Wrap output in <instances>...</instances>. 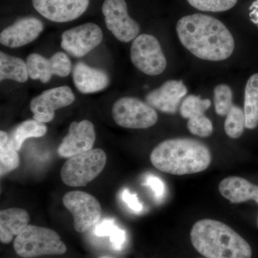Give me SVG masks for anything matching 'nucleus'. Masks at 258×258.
I'll use <instances>...</instances> for the list:
<instances>
[{
    "mask_svg": "<svg viewBox=\"0 0 258 258\" xmlns=\"http://www.w3.org/2000/svg\"><path fill=\"white\" fill-rule=\"evenodd\" d=\"M176 32L185 48L198 58L222 61L235 50V40L220 20L203 14L186 15L176 24Z\"/></svg>",
    "mask_w": 258,
    "mask_h": 258,
    "instance_id": "nucleus-1",
    "label": "nucleus"
},
{
    "mask_svg": "<svg viewBox=\"0 0 258 258\" xmlns=\"http://www.w3.org/2000/svg\"><path fill=\"white\" fill-rule=\"evenodd\" d=\"M158 170L173 175L196 174L206 170L212 161L209 148L196 139H167L158 144L150 155Z\"/></svg>",
    "mask_w": 258,
    "mask_h": 258,
    "instance_id": "nucleus-2",
    "label": "nucleus"
},
{
    "mask_svg": "<svg viewBox=\"0 0 258 258\" xmlns=\"http://www.w3.org/2000/svg\"><path fill=\"white\" fill-rule=\"evenodd\" d=\"M190 239L195 249L206 258H251L248 242L223 222L203 219L191 228Z\"/></svg>",
    "mask_w": 258,
    "mask_h": 258,
    "instance_id": "nucleus-3",
    "label": "nucleus"
},
{
    "mask_svg": "<svg viewBox=\"0 0 258 258\" xmlns=\"http://www.w3.org/2000/svg\"><path fill=\"white\" fill-rule=\"evenodd\" d=\"M14 249L20 257L31 258L45 254H62L67 247L57 232L51 229L28 225L17 236Z\"/></svg>",
    "mask_w": 258,
    "mask_h": 258,
    "instance_id": "nucleus-4",
    "label": "nucleus"
},
{
    "mask_svg": "<svg viewBox=\"0 0 258 258\" xmlns=\"http://www.w3.org/2000/svg\"><path fill=\"white\" fill-rule=\"evenodd\" d=\"M106 161V153L101 149H92L70 157L61 168V179L73 187L86 186L101 174Z\"/></svg>",
    "mask_w": 258,
    "mask_h": 258,
    "instance_id": "nucleus-5",
    "label": "nucleus"
},
{
    "mask_svg": "<svg viewBox=\"0 0 258 258\" xmlns=\"http://www.w3.org/2000/svg\"><path fill=\"white\" fill-rule=\"evenodd\" d=\"M111 113L115 123L125 128H150L158 120L156 110L135 97H123L117 100Z\"/></svg>",
    "mask_w": 258,
    "mask_h": 258,
    "instance_id": "nucleus-6",
    "label": "nucleus"
},
{
    "mask_svg": "<svg viewBox=\"0 0 258 258\" xmlns=\"http://www.w3.org/2000/svg\"><path fill=\"white\" fill-rule=\"evenodd\" d=\"M130 57L134 66L148 76H159L167 64L159 40L149 34H141L133 40Z\"/></svg>",
    "mask_w": 258,
    "mask_h": 258,
    "instance_id": "nucleus-7",
    "label": "nucleus"
},
{
    "mask_svg": "<svg viewBox=\"0 0 258 258\" xmlns=\"http://www.w3.org/2000/svg\"><path fill=\"white\" fill-rule=\"evenodd\" d=\"M62 203L74 217L75 230L80 233L87 232L101 219V204L90 194L69 191L64 195Z\"/></svg>",
    "mask_w": 258,
    "mask_h": 258,
    "instance_id": "nucleus-8",
    "label": "nucleus"
},
{
    "mask_svg": "<svg viewBox=\"0 0 258 258\" xmlns=\"http://www.w3.org/2000/svg\"><path fill=\"white\" fill-rule=\"evenodd\" d=\"M101 10L107 28L117 40L126 43L139 36L140 26L128 15L125 0H104Z\"/></svg>",
    "mask_w": 258,
    "mask_h": 258,
    "instance_id": "nucleus-9",
    "label": "nucleus"
},
{
    "mask_svg": "<svg viewBox=\"0 0 258 258\" xmlns=\"http://www.w3.org/2000/svg\"><path fill=\"white\" fill-rule=\"evenodd\" d=\"M101 28L86 23L66 30L61 35V47L70 55L81 57L98 47L103 40Z\"/></svg>",
    "mask_w": 258,
    "mask_h": 258,
    "instance_id": "nucleus-10",
    "label": "nucleus"
},
{
    "mask_svg": "<svg viewBox=\"0 0 258 258\" xmlns=\"http://www.w3.org/2000/svg\"><path fill=\"white\" fill-rule=\"evenodd\" d=\"M75 98L74 93L69 86H60L43 91L30 101L33 119L44 123L52 121L55 111L72 104Z\"/></svg>",
    "mask_w": 258,
    "mask_h": 258,
    "instance_id": "nucleus-11",
    "label": "nucleus"
},
{
    "mask_svg": "<svg viewBox=\"0 0 258 258\" xmlns=\"http://www.w3.org/2000/svg\"><path fill=\"white\" fill-rule=\"evenodd\" d=\"M26 62L30 79L40 80L42 83L49 82L52 76L66 77L72 71L71 61L63 52H55L49 59L38 53H32Z\"/></svg>",
    "mask_w": 258,
    "mask_h": 258,
    "instance_id": "nucleus-12",
    "label": "nucleus"
},
{
    "mask_svg": "<svg viewBox=\"0 0 258 258\" xmlns=\"http://www.w3.org/2000/svg\"><path fill=\"white\" fill-rule=\"evenodd\" d=\"M32 6L43 18L54 23H69L82 16L90 0H32Z\"/></svg>",
    "mask_w": 258,
    "mask_h": 258,
    "instance_id": "nucleus-13",
    "label": "nucleus"
},
{
    "mask_svg": "<svg viewBox=\"0 0 258 258\" xmlns=\"http://www.w3.org/2000/svg\"><path fill=\"white\" fill-rule=\"evenodd\" d=\"M208 98L202 99L201 96L189 95L184 98L180 106V114L188 119L187 128L190 133L203 138L210 137L213 132V125L205 115V111L211 106Z\"/></svg>",
    "mask_w": 258,
    "mask_h": 258,
    "instance_id": "nucleus-14",
    "label": "nucleus"
},
{
    "mask_svg": "<svg viewBox=\"0 0 258 258\" xmlns=\"http://www.w3.org/2000/svg\"><path fill=\"white\" fill-rule=\"evenodd\" d=\"M96 142L94 125L88 120L74 121L70 125L69 133L59 146L57 152L61 157L69 158L88 152Z\"/></svg>",
    "mask_w": 258,
    "mask_h": 258,
    "instance_id": "nucleus-15",
    "label": "nucleus"
},
{
    "mask_svg": "<svg viewBox=\"0 0 258 258\" xmlns=\"http://www.w3.org/2000/svg\"><path fill=\"white\" fill-rule=\"evenodd\" d=\"M186 93L187 88L182 81L169 80L160 87L148 93L145 100L154 109L168 114H174Z\"/></svg>",
    "mask_w": 258,
    "mask_h": 258,
    "instance_id": "nucleus-16",
    "label": "nucleus"
},
{
    "mask_svg": "<svg viewBox=\"0 0 258 258\" xmlns=\"http://www.w3.org/2000/svg\"><path fill=\"white\" fill-rule=\"evenodd\" d=\"M44 30V24L35 17L19 19L0 34V42L4 46L17 48L36 40Z\"/></svg>",
    "mask_w": 258,
    "mask_h": 258,
    "instance_id": "nucleus-17",
    "label": "nucleus"
},
{
    "mask_svg": "<svg viewBox=\"0 0 258 258\" xmlns=\"http://www.w3.org/2000/svg\"><path fill=\"white\" fill-rule=\"evenodd\" d=\"M72 75L76 88L84 94L103 91L110 83L109 76L106 72L91 67L83 62H78L75 66Z\"/></svg>",
    "mask_w": 258,
    "mask_h": 258,
    "instance_id": "nucleus-18",
    "label": "nucleus"
},
{
    "mask_svg": "<svg viewBox=\"0 0 258 258\" xmlns=\"http://www.w3.org/2000/svg\"><path fill=\"white\" fill-rule=\"evenodd\" d=\"M220 195L231 203H245L253 200L258 204V186L240 176H228L218 186Z\"/></svg>",
    "mask_w": 258,
    "mask_h": 258,
    "instance_id": "nucleus-19",
    "label": "nucleus"
},
{
    "mask_svg": "<svg viewBox=\"0 0 258 258\" xmlns=\"http://www.w3.org/2000/svg\"><path fill=\"white\" fill-rule=\"evenodd\" d=\"M30 222V215L23 209L12 208L0 212V240L8 244L14 236H18Z\"/></svg>",
    "mask_w": 258,
    "mask_h": 258,
    "instance_id": "nucleus-20",
    "label": "nucleus"
},
{
    "mask_svg": "<svg viewBox=\"0 0 258 258\" xmlns=\"http://www.w3.org/2000/svg\"><path fill=\"white\" fill-rule=\"evenodd\" d=\"M30 78L28 64L23 59L0 52V81L11 80L25 83Z\"/></svg>",
    "mask_w": 258,
    "mask_h": 258,
    "instance_id": "nucleus-21",
    "label": "nucleus"
},
{
    "mask_svg": "<svg viewBox=\"0 0 258 258\" xmlns=\"http://www.w3.org/2000/svg\"><path fill=\"white\" fill-rule=\"evenodd\" d=\"M243 110L245 128H255L258 125V74L252 75L246 84Z\"/></svg>",
    "mask_w": 258,
    "mask_h": 258,
    "instance_id": "nucleus-22",
    "label": "nucleus"
},
{
    "mask_svg": "<svg viewBox=\"0 0 258 258\" xmlns=\"http://www.w3.org/2000/svg\"><path fill=\"white\" fill-rule=\"evenodd\" d=\"M47 131L45 123L35 119H29L18 125L13 131L10 139L15 150L19 151L27 139L40 138L45 135Z\"/></svg>",
    "mask_w": 258,
    "mask_h": 258,
    "instance_id": "nucleus-23",
    "label": "nucleus"
},
{
    "mask_svg": "<svg viewBox=\"0 0 258 258\" xmlns=\"http://www.w3.org/2000/svg\"><path fill=\"white\" fill-rule=\"evenodd\" d=\"M18 151L12 144L8 134L3 131L0 132V174L5 175L15 170L20 165V157Z\"/></svg>",
    "mask_w": 258,
    "mask_h": 258,
    "instance_id": "nucleus-24",
    "label": "nucleus"
},
{
    "mask_svg": "<svg viewBox=\"0 0 258 258\" xmlns=\"http://www.w3.org/2000/svg\"><path fill=\"white\" fill-rule=\"evenodd\" d=\"M225 117L226 134L231 139L240 138L245 128L244 110L234 104Z\"/></svg>",
    "mask_w": 258,
    "mask_h": 258,
    "instance_id": "nucleus-25",
    "label": "nucleus"
},
{
    "mask_svg": "<svg viewBox=\"0 0 258 258\" xmlns=\"http://www.w3.org/2000/svg\"><path fill=\"white\" fill-rule=\"evenodd\" d=\"M215 112L220 116H226L233 106V93L228 85L220 84L214 90Z\"/></svg>",
    "mask_w": 258,
    "mask_h": 258,
    "instance_id": "nucleus-26",
    "label": "nucleus"
},
{
    "mask_svg": "<svg viewBox=\"0 0 258 258\" xmlns=\"http://www.w3.org/2000/svg\"><path fill=\"white\" fill-rule=\"evenodd\" d=\"M193 8L205 12L220 13L232 9L237 0H187Z\"/></svg>",
    "mask_w": 258,
    "mask_h": 258,
    "instance_id": "nucleus-27",
    "label": "nucleus"
},
{
    "mask_svg": "<svg viewBox=\"0 0 258 258\" xmlns=\"http://www.w3.org/2000/svg\"><path fill=\"white\" fill-rule=\"evenodd\" d=\"M144 184L147 185L152 190L154 196L157 200H161L165 195V184L158 176L149 174L146 177Z\"/></svg>",
    "mask_w": 258,
    "mask_h": 258,
    "instance_id": "nucleus-28",
    "label": "nucleus"
},
{
    "mask_svg": "<svg viewBox=\"0 0 258 258\" xmlns=\"http://www.w3.org/2000/svg\"><path fill=\"white\" fill-rule=\"evenodd\" d=\"M110 241L113 249L116 251L122 250L126 242V234L125 231L116 226L113 233L110 236Z\"/></svg>",
    "mask_w": 258,
    "mask_h": 258,
    "instance_id": "nucleus-29",
    "label": "nucleus"
},
{
    "mask_svg": "<svg viewBox=\"0 0 258 258\" xmlns=\"http://www.w3.org/2000/svg\"><path fill=\"white\" fill-rule=\"evenodd\" d=\"M122 199L128 205V208L134 212H140L143 210V205L139 202L137 195L131 193L129 190L127 189L123 190L122 192Z\"/></svg>",
    "mask_w": 258,
    "mask_h": 258,
    "instance_id": "nucleus-30",
    "label": "nucleus"
},
{
    "mask_svg": "<svg viewBox=\"0 0 258 258\" xmlns=\"http://www.w3.org/2000/svg\"><path fill=\"white\" fill-rule=\"evenodd\" d=\"M116 225H115L114 220L108 219L103 220L101 223L98 224L95 228V234L98 237H106L111 236L114 231Z\"/></svg>",
    "mask_w": 258,
    "mask_h": 258,
    "instance_id": "nucleus-31",
    "label": "nucleus"
},
{
    "mask_svg": "<svg viewBox=\"0 0 258 258\" xmlns=\"http://www.w3.org/2000/svg\"><path fill=\"white\" fill-rule=\"evenodd\" d=\"M98 258H113L111 257H109V256H101V257Z\"/></svg>",
    "mask_w": 258,
    "mask_h": 258,
    "instance_id": "nucleus-32",
    "label": "nucleus"
},
{
    "mask_svg": "<svg viewBox=\"0 0 258 258\" xmlns=\"http://www.w3.org/2000/svg\"><path fill=\"white\" fill-rule=\"evenodd\" d=\"M257 225H258V217H257Z\"/></svg>",
    "mask_w": 258,
    "mask_h": 258,
    "instance_id": "nucleus-33",
    "label": "nucleus"
}]
</instances>
